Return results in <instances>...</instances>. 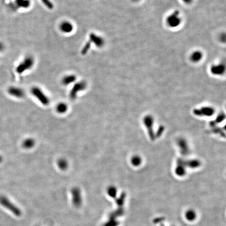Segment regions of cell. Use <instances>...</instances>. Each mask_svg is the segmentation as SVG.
I'll list each match as a JSON object with an SVG mask.
<instances>
[{"label":"cell","instance_id":"603a6c76","mask_svg":"<svg viewBox=\"0 0 226 226\" xmlns=\"http://www.w3.org/2000/svg\"><path fill=\"white\" fill-rule=\"evenodd\" d=\"M3 161V158L2 155H0V163H1Z\"/></svg>","mask_w":226,"mask_h":226},{"label":"cell","instance_id":"ac0fdd59","mask_svg":"<svg viewBox=\"0 0 226 226\" xmlns=\"http://www.w3.org/2000/svg\"><path fill=\"white\" fill-rule=\"evenodd\" d=\"M91 45V43L90 41H88L85 43V45H84V47H83L82 49V51H81V54L83 55H85L86 54H87V52L89 51V49H90Z\"/></svg>","mask_w":226,"mask_h":226},{"label":"cell","instance_id":"52a82bcc","mask_svg":"<svg viewBox=\"0 0 226 226\" xmlns=\"http://www.w3.org/2000/svg\"><path fill=\"white\" fill-rule=\"evenodd\" d=\"M8 93L10 96L17 99H22L24 97L25 93L22 89L16 86H11L8 89Z\"/></svg>","mask_w":226,"mask_h":226},{"label":"cell","instance_id":"5b68a950","mask_svg":"<svg viewBox=\"0 0 226 226\" xmlns=\"http://www.w3.org/2000/svg\"><path fill=\"white\" fill-rule=\"evenodd\" d=\"M71 195L72 196V203L75 207H80L82 203V198L80 189L77 187H73L71 189Z\"/></svg>","mask_w":226,"mask_h":226},{"label":"cell","instance_id":"8992f818","mask_svg":"<svg viewBox=\"0 0 226 226\" xmlns=\"http://www.w3.org/2000/svg\"><path fill=\"white\" fill-rule=\"evenodd\" d=\"M179 13L176 11L169 16L167 19V22L169 26L171 27H176L179 26L181 23V19L179 17Z\"/></svg>","mask_w":226,"mask_h":226},{"label":"cell","instance_id":"9a60e30c","mask_svg":"<svg viewBox=\"0 0 226 226\" xmlns=\"http://www.w3.org/2000/svg\"><path fill=\"white\" fill-rule=\"evenodd\" d=\"M107 193L110 197L112 198H115L117 195V189L114 186H110L107 188Z\"/></svg>","mask_w":226,"mask_h":226},{"label":"cell","instance_id":"d6986e66","mask_svg":"<svg viewBox=\"0 0 226 226\" xmlns=\"http://www.w3.org/2000/svg\"><path fill=\"white\" fill-rule=\"evenodd\" d=\"M118 224L119 223L116 220L109 219V221L105 222L103 226H117Z\"/></svg>","mask_w":226,"mask_h":226},{"label":"cell","instance_id":"44dd1931","mask_svg":"<svg viewBox=\"0 0 226 226\" xmlns=\"http://www.w3.org/2000/svg\"><path fill=\"white\" fill-rule=\"evenodd\" d=\"M44 5L46 6H47L49 9H52L54 8V5L52 4V3L49 1V0H41Z\"/></svg>","mask_w":226,"mask_h":226},{"label":"cell","instance_id":"8fae6325","mask_svg":"<svg viewBox=\"0 0 226 226\" xmlns=\"http://www.w3.org/2000/svg\"><path fill=\"white\" fill-rule=\"evenodd\" d=\"M35 145V141L34 139L27 138L25 139L22 143V146L23 148L26 149H30L33 148Z\"/></svg>","mask_w":226,"mask_h":226},{"label":"cell","instance_id":"6da1fadb","mask_svg":"<svg viewBox=\"0 0 226 226\" xmlns=\"http://www.w3.org/2000/svg\"><path fill=\"white\" fill-rule=\"evenodd\" d=\"M0 204L12 212L16 216L19 217L22 214V211L19 208L12 203L6 196H0Z\"/></svg>","mask_w":226,"mask_h":226},{"label":"cell","instance_id":"9c48e42d","mask_svg":"<svg viewBox=\"0 0 226 226\" xmlns=\"http://www.w3.org/2000/svg\"><path fill=\"white\" fill-rule=\"evenodd\" d=\"M59 28L62 33L69 34L73 31V24L68 21H64L60 24Z\"/></svg>","mask_w":226,"mask_h":226},{"label":"cell","instance_id":"7402d4cb","mask_svg":"<svg viewBox=\"0 0 226 226\" xmlns=\"http://www.w3.org/2000/svg\"><path fill=\"white\" fill-rule=\"evenodd\" d=\"M4 49V45L2 42L0 41V52H2L3 51Z\"/></svg>","mask_w":226,"mask_h":226},{"label":"cell","instance_id":"5bb4252c","mask_svg":"<svg viewBox=\"0 0 226 226\" xmlns=\"http://www.w3.org/2000/svg\"><path fill=\"white\" fill-rule=\"evenodd\" d=\"M224 71V67L221 65L214 66L211 68V72L214 75H221Z\"/></svg>","mask_w":226,"mask_h":226},{"label":"cell","instance_id":"2e32d148","mask_svg":"<svg viewBox=\"0 0 226 226\" xmlns=\"http://www.w3.org/2000/svg\"><path fill=\"white\" fill-rule=\"evenodd\" d=\"M202 54L200 51H196L193 54L191 57V59L193 61H198L202 59Z\"/></svg>","mask_w":226,"mask_h":226},{"label":"cell","instance_id":"30bf717a","mask_svg":"<svg viewBox=\"0 0 226 226\" xmlns=\"http://www.w3.org/2000/svg\"><path fill=\"white\" fill-rule=\"evenodd\" d=\"M76 76L73 75H68L64 77L62 80V83L65 86H68L73 83L76 80Z\"/></svg>","mask_w":226,"mask_h":226},{"label":"cell","instance_id":"7a4b0ae2","mask_svg":"<svg viewBox=\"0 0 226 226\" xmlns=\"http://www.w3.org/2000/svg\"><path fill=\"white\" fill-rule=\"evenodd\" d=\"M31 93L44 106H48L49 104L50 99L40 88L38 86L33 87L31 89Z\"/></svg>","mask_w":226,"mask_h":226},{"label":"cell","instance_id":"ffe728a7","mask_svg":"<svg viewBox=\"0 0 226 226\" xmlns=\"http://www.w3.org/2000/svg\"><path fill=\"white\" fill-rule=\"evenodd\" d=\"M186 216L187 219H189V221H193L195 218L196 215H195V213H194V211H189L186 213Z\"/></svg>","mask_w":226,"mask_h":226},{"label":"cell","instance_id":"ba28073f","mask_svg":"<svg viewBox=\"0 0 226 226\" xmlns=\"http://www.w3.org/2000/svg\"><path fill=\"white\" fill-rule=\"evenodd\" d=\"M90 41L91 43H93L96 45V47L101 48L104 45V40L103 38L97 35L94 33H91L90 35Z\"/></svg>","mask_w":226,"mask_h":226},{"label":"cell","instance_id":"4fadbf2b","mask_svg":"<svg viewBox=\"0 0 226 226\" xmlns=\"http://www.w3.org/2000/svg\"><path fill=\"white\" fill-rule=\"evenodd\" d=\"M57 165H58V168L61 170H67L69 165L67 160L64 158H61V159L58 160L57 161Z\"/></svg>","mask_w":226,"mask_h":226},{"label":"cell","instance_id":"cb8c5ba5","mask_svg":"<svg viewBox=\"0 0 226 226\" xmlns=\"http://www.w3.org/2000/svg\"><path fill=\"white\" fill-rule=\"evenodd\" d=\"M183 1L185 2H186V3H189L192 0H183Z\"/></svg>","mask_w":226,"mask_h":226},{"label":"cell","instance_id":"277c9868","mask_svg":"<svg viewBox=\"0 0 226 226\" xmlns=\"http://www.w3.org/2000/svg\"><path fill=\"white\" fill-rule=\"evenodd\" d=\"M87 84L85 81H80L75 84L70 92V97L72 99H75L77 97L79 92L85 90Z\"/></svg>","mask_w":226,"mask_h":226},{"label":"cell","instance_id":"e0dca14e","mask_svg":"<svg viewBox=\"0 0 226 226\" xmlns=\"http://www.w3.org/2000/svg\"><path fill=\"white\" fill-rule=\"evenodd\" d=\"M141 159L139 156H134L131 158V163L134 166H139L141 163Z\"/></svg>","mask_w":226,"mask_h":226},{"label":"cell","instance_id":"3957f363","mask_svg":"<svg viewBox=\"0 0 226 226\" xmlns=\"http://www.w3.org/2000/svg\"><path fill=\"white\" fill-rule=\"evenodd\" d=\"M34 65V59L32 56H29L25 58L19 64L16 68V72L21 74L32 69Z\"/></svg>","mask_w":226,"mask_h":226},{"label":"cell","instance_id":"7c38bea8","mask_svg":"<svg viewBox=\"0 0 226 226\" xmlns=\"http://www.w3.org/2000/svg\"><path fill=\"white\" fill-rule=\"evenodd\" d=\"M68 107L67 104L63 103H59L57 104L56 106L57 112L59 114H64L68 110Z\"/></svg>","mask_w":226,"mask_h":226}]
</instances>
